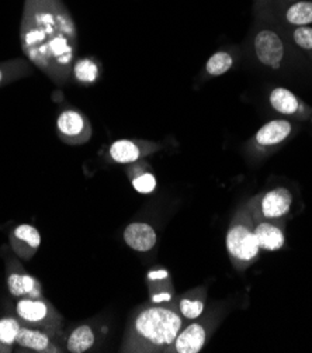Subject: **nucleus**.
Instances as JSON below:
<instances>
[{
    "label": "nucleus",
    "mask_w": 312,
    "mask_h": 353,
    "mask_svg": "<svg viewBox=\"0 0 312 353\" xmlns=\"http://www.w3.org/2000/svg\"><path fill=\"white\" fill-rule=\"evenodd\" d=\"M20 44L25 58L54 83L71 81L78 28L62 0H24Z\"/></svg>",
    "instance_id": "f257e3e1"
},
{
    "label": "nucleus",
    "mask_w": 312,
    "mask_h": 353,
    "mask_svg": "<svg viewBox=\"0 0 312 353\" xmlns=\"http://www.w3.org/2000/svg\"><path fill=\"white\" fill-rule=\"evenodd\" d=\"M185 327L178 305L141 304L131 314L121 343L124 353H167Z\"/></svg>",
    "instance_id": "f03ea898"
},
{
    "label": "nucleus",
    "mask_w": 312,
    "mask_h": 353,
    "mask_svg": "<svg viewBox=\"0 0 312 353\" xmlns=\"http://www.w3.org/2000/svg\"><path fill=\"white\" fill-rule=\"evenodd\" d=\"M225 245L229 261L238 272L248 269L259 259L260 246L255 235L253 217L248 204L240 205L235 211L228 225Z\"/></svg>",
    "instance_id": "7ed1b4c3"
},
{
    "label": "nucleus",
    "mask_w": 312,
    "mask_h": 353,
    "mask_svg": "<svg viewBox=\"0 0 312 353\" xmlns=\"http://www.w3.org/2000/svg\"><path fill=\"white\" fill-rule=\"evenodd\" d=\"M16 316L24 327L44 331L54 338L62 334L63 316L45 297L19 299Z\"/></svg>",
    "instance_id": "20e7f679"
},
{
    "label": "nucleus",
    "mask_w": 312,
    "mask_h": 353,
    "mask_svg": "<svg viewBox=\"0 0 312 353\" xmlns=\"http://www.w3.org/2000/svg\"><path fill=\"white\" fill-rule=\"evenodd\" d=\"M252 50L258 62L264 68L277 70L286 63L287 44L283 35L270 26H262L255 31Z\"/></svg>",
    "instance_id": "39448f33"
},
{
    "label": "nucleus",
    "mask_w": 312,
    "mask_h": 353,
    "mask_svg": "<svg viewBox=\"0 0 312 353\" xmlns=\"http://www.w3.org/2000/svg\"><path fill=\"white\" fill-rule=\"evenodd\" d=\"M253 220L286 221L293 205V194L286 188H274L247 201Z\"/></svg>",
    "instance_id": "423d86ee"
},
{
    "label": "nucleus",
    "mask_w": 312,
    "mask_h": 353,
    "mask_svg": "<svg viewBox=\"0 0 312 353\" xmlns=\"http://www.w3.org/2000/svg\"><path fill=\"white\" fill-rule=\"evenodd\" d=\"M218 325V316L216 312H208L198 316L197 320L189 323L182 328L175 342L167 353H198L210 339Z\"/></svg>",
    "instance_id": "0eeeda50"
},
{
    "label": "nucleus",
    "mask_w": 312,
    "mask_h": 353,
    "mask_svg": "<svg viewBox=\"0 0 312 353\" xmlns=\"http://www.w3.org/2000/svg\"><path fill=\"white\" fill-rule=\"evenodd\" d=\"M6 286L14 299H39L44 297L43 286L37 277H34L21 265V259L16 255L5 256Z\"/></svg>",
    "instance_id": "6e6552de"
},
{
    "label": "nucleus",
    "mask_w": 312,
    "mask_h": 353,
    "mask_svg": "<svg viewBox=\"0 0 312 353\" xmlns=\"http://www.w3.org/2000/svg\"><path fill=\"white\" fill-rule=\"evenodd\" d=\"M56 134L63 144L82 145L92 138V124L81 110L65 109L56 119Z\"/></svg>",
    "instance_id": "1a4fd4ad"
},
{
    "label": "nucleus",
    "mask_w": 312,
    "mask_h": 353,
    "mask_svg": "<svg viewBox=\"0 0 312 353\" xmlns=\"http://www.w3.org/2000/svg\"><path fill=\"white\" fill-rule=\"evenodd\" d=\"M294 124L289 120H271L263 124L253 135L249 148L256 155H266L271 150L283 145L293 135Z\"/></svg>",
    "instance_id": "9d476101"
},
{
    "label": "nucleus",
    "mask_w": 312,
    "mask_h": 353,
    "mask_svg": "<svg viewBox=\"0 0 312 353\" xmlns=\"http://www.w3.org/2000/svg\"><path fill=\"white\" fill-rule=\"evenodd\" d=\"M159 150H162V145L159 143H154V141L123 138L109 145L107 157L114 163L129 165L145 159Z\"/></svg>",
    "instance_id": "9b49d317"
},
{
    "label": "nucleus",
    "mask_w": 312,
    "mask_h": 353,
    "mask_svg": "<svg viewBox=\"0 0 312 353\" xmlns=\"http://www.w3.org/2000/svg\"><path fill=\"white\" fill-rule=\"evenodd\" d=\"M149 300L154 304L178 305V294L173 285V279L169 269L163 266H154L145 276Z\"/></svg>",
    "instance_id": "f8f14e48"
},
{
    "label": "nucleus",
    "mask_w": 312,
    "mask_h": 353,
    "mask_svg": "<svg viewBox=\"0 0 312 353\" xmlns=\"http://www.w3.org/2000/svg\"><path fill=\"white\" fill-rule=\"evenodd\" d=\"M9 245L16 256L27 262L40 250L41 235L31 224H19L9 234Z\"/></svg>",
    "instance_id": "ddd939ff"
},
{
    "label": "nucleus",
    "mask_w": 312,
    "mask_h": 353,
    "mask_svg": "<svg viewBox=\"0 0 312 353\" xmlns=\"http://www.w3.org/2000/svg\"><path fill=\"white\" fill-rule=\"evenodd\" d=\"M269 103L274 112L286 117L306 120L311 114L308 105L290 89L274 88L269 94Z\"/></svg>",
    "instance_id": "4468645a"
},
{
    "label": "nucleus",
    "mask_w": 312,
    "mask_h": 353,
    "mask_svg": "<svg viewBox=\"0 0 312 353\" xmlns=\"http://www.w3.org/2000/svg\"><path fill=\"white\" fill-rule=\"evenodd\" d=\"M56 338L50 334L21 325L20 332L16 339V346L24 350L37 352V353H61L65 352L63 347L55 341Z\"/></svg>",
    "instance_id": "2eb2a0df"
},
{
    "label": "nucleus",
    "mask_w": 312,
    "mask_h": 353,
    "mask_svg": "<svg viewBox=\"0 0 312 353\" xmlns=\"http://www.w3.org/2000/svg\"><path fill=\"white\" fill-rule=\"evenodd\" d=\"M286 221H267V220H253V230L260 246V251L274 252L283 250L286 243L284 234Z\"/></svg>",
    "instance_id": "dca6fc26"
},
{
    "label": "nucleus",
    "mask_w": 312,
    "mask_h": 353,
    "mask_svg": "<svg viewBox=\"0 0 312 353\" xmlns=\"http://www.w3.org/2000/svg\"><path fill=\"white\" fill-rule=\"evenodd\" d=\"M123 238L131 250L136 252H148L158 242L156 231L147 223L135 221L125 227Z\"/></svg>",
    "instance_id": "f3484780"
},
{
    "label": "nucleus",
    "mask_w": 312,
    "mask_h": 353,
    "mask_svg": "<svg viewBox=\"0 0 312 353\" xmlns=\"http://www.w3.org/2000/svg\"><path fill=\"white\" fill-rule=\"evenodd\" d=\"M100 339L97 327L90 323L76 325L65 336V349L69 353H85L92 350Z\"/></svg>",
    "instance_id": "a211bd4d"
},
{
    "label": "nucleus",
    "mask_w": 312,
    "mask_h": 353,
    "mask_svg": "<svg viewBox=\"0 0 312 353\" xmlns=\"http://www.w3.org/2000/svg\"><path fill=\"white\" fill-rule=\"evenodd\" d=\"M207 305V286L190 289L178 297V308L183 316L185 325L201 316Z\"/></svg>",
    "instance_id": "6ab92c4d"
},
{
    "label": "nucleus",
    "mask_w": 312,
    "mask_h": 353,
    "mask_svg": "<svg viewBox=\"0 0 312 353\" xmlns=\"http://www.w3.org/2000/svg\"><path fill=\"white\" fill-rule=\"evenodd\" d=\"M127 176L131 186L140 194H152L158 189L156 176L144 159L129 163L127 168Z\"/></svg>",
    "instance_id": "aec40b11"
},
{
    "label": "nucleus",
    "mask_w": 312,
    "mask_h": 353,
    "mask_svg": "<svg viewBox=\"0 0 312 353\" xmlns=\"http://www.w3.org/2000/svg\"><path fill=\"white\" fill-rule=\"evenodd\" d=\"M101 74V65L93 57L75 59L72 66V78L81 85H93L98 81Z\"/></svg>",
    "instance_id": "412c9836"
},
{
    "label": "nucleus",
    "mask_w": 312,
    "mask_h": 353,
    "mask_svg": "<svg viewBox=\"0 0 312 353\" xmlns=\"http://www.w3.org/2000/svg\"><path fill=\"white\" fill-rule=\"evenodd\" d=\"M31 70V62L27 58H14L0 62V88L28 77Z\"/></svg>",
    "instance_id": "4be33fe9"
},
{
    "label": "nucleus",
    "mask_w": 312,
    "mask_h": 353,
    "mask_svg": "<svg viewBox=\"0 0 312 353\" xmlns=\"http://www.w3.org/2000/svg\"><path fill=\"white\" fill-rule=\"evenodd\" d=\"M21 323L17 316L6 315L0 319V353H12L20 332Z\"/></svg>",
    "instance_id": "5701e85b"
},
{
    "label": "nucleus",
    "mask_w": 312,
    "mask_h": 353,
    "mask_svg": "<svg viewBox=\"0 0 312 353\" xmlns=\"http://www.w3.org/2000/svg\"><path fill=\"white\" fill-rule=\"evenodd\" d=\"M284 19L290 26H308L312 24V2L309 0H297L290 5L284 13Z\"/></svg>",
    "instance_id": "b1692460"
},
{
    "label": "nucleus",
    "mask_w": 312,
    "mask_h": 353,
    "mask_svg": "<svg viewBox=\"0 0 312 353\" xmlns=\"http://www.w3.org/2000/svg\"><path fill=\"white\" fill-rule=\"evenodd\" d=\"M233 55L228 51H217L213 54L210 58H208L205 63V74L208 77H221L227 74L228 70L233 66Z\"/></svg>",
    "instance_id": "393cba45"
},
{
    "label": "nucleus",
    "mask_w": 312,
    "mask_h": 353,
    "mask_svg": "<svg viewBox=\"0 0 312 353\" xmlns=\"http://www.w3.org/2000/svg\"><path fill=\"white\" fill-rule=\"evenodd\" d=\"M291 39L298 48L312 54V27L309 26L294 27L291 32Z\"/></svg>",
    "instance_id": "a878e982"
},
{
    "label": "nucleus",
    "mask_w": 312,
    "mask_h": 353,
    "mask_svg": "<svg viewBox=\"0 0 312 353\" xmlns=\"http://www.w3.org/2000/svg\"><path fill=\"white\" fill-rule=\"evenodd\" d=\"M267 2H270V0H255V5L262 6V5H266Z\"/></svg>",
    "instance_id": "bb28decb"
},
{
    "label": "nucleus",
    "mask_w": 312,
    "mask_h": 353,
    "mask_svg": "<svg viewBox=\"0 0 312 353\" xmlns=\"http://www.w3.org/2000/svg\"><path fill=\"white\" fill-rule=\"evenodd\" d=\"M295 2H297V0H295Z\"/></svg>",
    "instance_id": "cd10ccee"
}]
</instances>
